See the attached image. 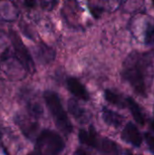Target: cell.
Wrapping results in <instances>:
<instances>
[{
  "mask_svg": "<svg viewBox=\"0 0 154 155\" xmlns=\"http://www.w3.org/2000/svg\"><path fill=\"white\" fill-rule=\"evenodd\" d=\"M121 76L141 97H147L154 78V54L133 51L123 61Z\"/></svg>",
  "mask_w": 154,
  "mask_h": 155,
  "instance_id": "6da1fadb",
  "label": "cell"
},
{
  "mask_svg": "<svg viewBox=\"0 0 154 155\" xmlns=\"http://www.w3.org/2000/svg\"><path fill=\"white\" fill-rule=\"evenodd\" d=\"M43 97L57 129L66 136L71 134L74 127L57 93L48 90L44 93Z\"/></svg>",
  "mask_w": 154,
  "mask_h": 155,
  "instance_id": "7a4b0ae2",
  "label": "cell"
},
{
  "mask_svg": "<svg viewBox=\"0 0 154 155\" xmlns=\"http://www.w3.org/2000/svg\"><path fill=\"white\" fill-rule=\"evenodd\" d=\"M78 140L82 144L96 150L103 155H120L118 144L107 137H102L93 126H90L88 130L80 129Z\"/></svg>",
  "mask_w": 154,
  "mask_h": 155,
  "instance_id": "3957f363",
  "label": "cell"
},
{
  "mask_svg": "<svg viewBox=\"0 0 154 155\" xmlns=\"http://www.w3.org/2000/svg\"><path fill=\"white\" fill-rule=\"evenodd\" d=\"M65 148L61 135L52 130L40 132L35 140V153L38 155H59Z\"/></svg>",
  "mask_w": 154,
  "mask_h": 155,
  "instance_id": "277c9868",
  "label": "cell"
},
{
  "mask_svg": "<svg viewBox=\"0 0 154 155\" xmlns=\"http://www.w3.org/2000/svg\"><path fill=\"white\" fill-rule=\"evenodd\" d=\"M9 37L15 51V56L19 62V64L28 73H34L35 71L34 59L32 58L28 48L25 45L19 35L14 30H11L9 33Z\"/></svg>",
  "mask_w": 154,
  "mask_h": 155,
  "instance_id": "5b68a950",
  "label": "cell"
},
{
  "mask_svg": "<svg viewBox=\"0 0 154 155\" xmlns=\"http://www.w3.org/2000/svg\"><path fill=\"white\" fill-rule=\"evenodd\" d=\"M15 123L27 139L34 141V138L37 137L39 129L38 121L29 114L20 113L16 114L15 115Z\"/></svg>",
  "mask_w": 154,
  "mask_h": 155,
  "instance_id": "8992f818",
  "label": "cell"
},
{
  "mask_svg": "<svg viewBox=\"0 0 154 155\" xmlns=\"http://www.w3.org/2000/svg\"><path fill=\"white\" fill-rule=\"evenodd\" d=\"M121 138L125 143H127L136 148H139L143 143V136H142L139 129L132 122L126 124L123 130L122 131Z\"/></svg>",
  "mask_w": 154,
  "mask_h": 155,
  "instance_id": "52a82bcc",
  "label": "cell"
},
{
  "mask_svg": "<svg viewBox=\"0 0 154 155\" xmlns=\"http://www.w3.org/2000/svg\"><path fill=\"white\" fill-rule=\"evenodd\" d=\"M34 55L38 63L48 64L55 58V51L45 43H39L34 47Z\"/></svg>",
  "mask_w": 154,
  "mask_h": 155,
  "instance_id": "ba28073f",
  "label": "cell"
},
{
  "mask_svg": "<svg viewBox=\"0 0 154 155\" xmlns=\"http://www.w3.org/2000/svg\"><path fill=\"white\" fill-rule=\"evenodd\" d=\"M66 87L68 91L74 95L79 100L87 102L90 100V94L85 88V86L82 84L80 80L76 77H68L66 79Z\"/></svg>",
  "mask_w": 154,
  "mask_h": 155,
  "instance_id": "9c48e42d",
  "label": "cell"
},
{
  "mask_svg": "<svg viewBox=\"0 0 154 155\" xmlns=\"http://www.w3.org/2000/svg\"><path fill=\"white\" fill-rule=\"evenodd\" d=\"M67 108L69 113L73 115L74 120L80 124H85L89 122L90 116L88 112L80 105L75 99H69L67 102Z\"/></svg>",
  "mask_w": 154,
  "mask_h": 155,
  "instance_id": "30bf717a",
  "label": "cell"
},
{
  "mask_svg": "<svg viewBox=\"0 0 154 155\" xmlns=\"http://www.w3.org/2000/svg\"><path fill=\"white\" fill-rule=\"evenodd\" d=\"M102 118L107 125L113 127V128L121 127L124 122V117L122 114L105 106L102 108Z\"/></svg>",
  "mask_w": 154,
  "mask_h": 155,
  "instance_id": "8fae6325",
  "label": "cell"
},
{
  "mask_svg": "<svg viewBox=\"0 0 154 155\" xmlns=\"http://www.w3.org/2000/svg\"><path fill=\"white\" fill-rule=\"evenodd\" d=\"M126 106L129 108L134 121L140 125H144L145 117L142 111V108L132 97H126Z\"/></svg>",
  "mask_w": 154,
  "mask_h": 155,
  "instance_id": "7c38bea8",
  "label": "cell"
},
{
  "mask_svg": "<svg viewBox=\"0 0 154 155\" xmlns=\"http://www.w3.org/2000/svg\"><path fill=\"white\" fill-rule=\"evenodd\" d=\"M104 99L111 104L118 107V108H125L126 107V98L124 99L120 94L110 90V89H106L104 91L103 94Z\"/></svg>",
  "mask_w": 154,
  "mask_h": 155,
  "instance_id": "4fadbf2b",
  "label": "cell"
},
{
  "mask_svg": "<svg viewBox=\"0 0 154 155\" xmlns=\"http://www.w3.org/2000/svg\"><path fill=\"white\" fill-rule=\"evenodd\" d=\"M144 43L147 45H154V25L148 24L145 34H144Z\"/></svg>",
  "mask_w": 154,
  "mask_h": 155,
  "instance_id": "5bb4252c",
  "label": "cell"
},
{
  "mask_svg": "<svg viewBox=\"0 0 154 155\" xmlns=\"http://www.w3.org/2000/svg\"><path fill=\"white\" fill-rule=\"evenodd\" d=\"M144 139H145V142L148 145V148L154 154V136L150 133H145L144 134Z\"/></svg>",
  "mask_w": 154,
  "mask_h": 155,
  "instance_id": "9a60e30c",
  "label": "cell"
},
{
  "mask_svg": "<svg viewBox=\"0 0 154 155\" xmlns=\"http://www.w3.org/2000/svg\"><path fill=\"white\" fill-rule=\"evenodd\" d=\"M73 155H91L87 151H85L84 148H82V147H79V148H77L75 151H74V154Z\"/></svg>",
  "mask_w": 154,
  "mask_h": 155,
  "instance_id": "2e32d148",
  "label": "cell"
},
{
  "mask_svg": "<svg viewBox=\"0 0 154 155\" xmlns=\"http://www.w3.org/2000/svg\"><path fill=\"white\" fill-rule=\"evenodd\" d=\"M151 128H152V130L154 132V120L151 121Z\"/></svg>",
  "mask_w": 154,
  "mask_h": 155,
  "instance_id": "e0dca14e",
  "label": "cell"
},
{
  "mask_svg": "<svg viewBox=\"0 0 154 155\" xmlns=\"http://www.w3.org/2000/svg\"><path fill=\"white\" fill-rule=\"evenodd\" d=\"M26 155H38V154L34 152V153H28V154H26Z\"/></svg>",
  "mask_w": 154,
  "mask_h": 155,
  "instance_id": "ac0fdd59",
  "label": "cell"
},
{
  "mask_svg": "<svg viewBox=\"0 0 154 155\" xmlns=\"http://www.w3.org/2000/svg\"><path fill=\"white\" fill-rule=\"evenodd\" d=\"M127 155H133V154H132V153H127Z\"/></svg>",
  "mask_w": 154,
  "mask_h": 155,
  "instance_id": "d6986e66",
  "label": "cell"
},
{
  "mask_svg": "<svg viewBox=\"0 0 154 155\" xmlns=\"http://www.w3.org/2000/svg\"><path fill=\"white\" fill-rule=\"evenodd\" d=\"M153 114H154V108H153Z\"/></svg>",
  "mask_w": 154,
  "mask_h": 155,
  "instance_id": "ffe728a7",
  "label": "cell"
},
{
  "mask_svg": "<svg viewBox=\"0 0 154 155\" xmlns=\"http://www.w3.org/2000/svg\"><path fill=\"white\" fill-rule=\"evenodd\" d=\"M153 5H154V2H153Z\"/></svg>",
  "mask_w": 154,
  "mask_h": 155,
  "instance_id": "44dd1931",
  "label": "cell"
}]
</instances>
